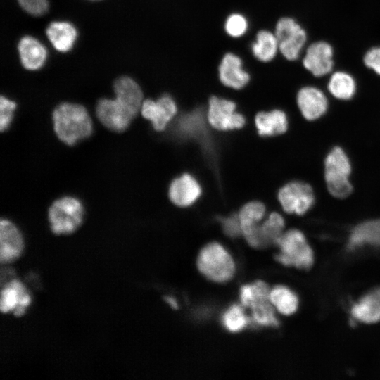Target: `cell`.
Masks as SVG:
<instances>
[{
	"mask_svg": "<svg viewBox=\"0 0 380 380\" xmlns=\"http://www.w3.org/2000/svg\"><path fill=\"white\" fill-rule=\"evenodd\" d=\"M330 99L318 87L307 85L298 89L296 103L302 117L308 121H315L328 111Z\"/></svg>",
	"mask_w": 380,
	"mask_h": 380,
	"instance_id": "cell-10",
	"label": "cell"
},
{
	"mask_svg": "<svg viewBox=\"0 0 380 380\" xmlns=\"http://www.w3.org/2000/svg\"><path fill=\"white\" fill-rule=\"evenodd\" d=\"M274 32L282 56L289 61L296 60L307 39L305 30L294 19L284 17L277 21Z\"/></svg>",
	"mask_w": 380,
	"mask_h": 380,
	"instance_id": "cell-8",
	"label": "cell"
},
{
	"mask_svg": "<svg viewBox=\"0 0 380 380\" xmlns=\"http://www.w3.org/2000/svg\"><path fill=\"white\" fill-rule=\"evenodd\" d=\"M199 271L207 278L216 282L230 279L235 272V264L230 254L218 243L206 245L197 259Z\"/></svg>",
	"mask_w": 380,
	"mask_h": 380,
	"instance_id": "cell-5",
	"label": "cell"
},
{
	"mask_svg": "<svg viewBox=\"0 0 380 380\" xmlns=\"http://www.w3.org/2000/svg\"><path fill=\"white\" fill-rule=\"evenodd\" d=\"M18 50L21 63L27 70H39L45 63L47 57L46 49L34 37L31 36L22 37L18 42Z\"/></svg>",
	"mask_w": 380,
	"mask_h": 380,
	"instance_id": "cell-21",
	"label": "cell"
},
{
	"mask_svg": "<svg viewBox=\"0 0 380 380\" xmlns=\"http://www.w3.org/2000/svg\"><path fill=\"white\" fill-rule=\"evenodd\" d=\"M27 293V289L20 281L14 279L10 281L1 293L0 309L1 312H13L22 298Z\"/></svg>",
	"mask_w": 380,
	"mask_h": 380,
	"instance_id": "cell-29",
	"label": "cell"
},
{
	"mask_svg": "<svg viewBox=\"0 0 380 380\" xmlns=\"http://www.w3.org/2000/svg\"><path fill=\"white\" fill-rule=\"evenodd\" d=\"M222 227L225 234L230 236H236L241 232L239 216L233 215L222 220Z\"/></svg>",
	"mask_w": 380,
	"mask_h": 380,
	"instance_id": "cell-34",
	"label": "cell"
},
{
	"mask_svg": "<svg viewBox=\"0 0 380 380\" xmlns=\"http://www.w3.org/2000/svg\"><path fill=\"white\" fill-rule=\"evenodd\" d=\"M326 87L331 98L341 101L353 99L357 91V84L353 77L342 71L333 73Z\"/></svg>",
	"mask_w": 380,
	"mask_h": 380,
	"instance_id": "cell-25",
	"label": "cell"
},
{
	"mask_svg": "<svg viewBox=\"0 0 380 380\" xmlns=\"http://www.w3.org/2000/svg\"><path fill=\"white\" fill-rule=\"evenodd\" d=\"M20 6L28 13L39 16L45 14L49 8L47 0H18Z\"/></svg>",
	"mask_w": 380,
	"mask_h": 380,
	"instance_id": "cell-33",
	"label": "cell"
},
{
	"mask_svg": "<svg viewBox=\"0 0 380 380\" xmlns=\"http://www.w3.org/2000/svg\"><path fill=\"white\" fill-rule=\"evenodd\" d=\"M113 89L115 99L136 116L143 103V93L137 82L129 77L122 76L115 81Z\"/></svg>",
	"mask_w": 380,
	"mask_h": 380,
	"instance_id": "cell-20",
	"label": "cell"
},
{
	"mask_svg": "<svg viewBox=\"0 0 380 380\" xmlns=\"http://www.w3.org/2000/svg\"><path fill=\"white\" fill-rule=\"evenodd\" d=\"M277 201L285 213L303 216L314 206L316 194L312 186L308 182L291 179L279 189Z\"/></svg>",
	"mask_w": 380,
	"mask_h": 380,
	"instance_id": "cell-6",
	"label": "cell"
},
{
	"mask_svg": "<svg viewBox=\"0 0 380 380\" xmlns=\"http://www.w3.org/2000/svg\"><path fill=\"white\" fill-rule=\"evenodd\" d=\"M363 60L367 67L380 75V46L369 49L365 53Z\"/></svg>",
	"mask_w": 380,
	"mask_h": 380,
	"instance_id": "cell-35",
	"label": "cell"
},
{
	"mask_svg": "<svg viewBox=\"0 0 380 380\" xmlns=\"http://www.w3.org/2000/svg\"><path fill=\"white\" fill-rule=\"evenodd\" d=\"M203 115L199 110L183 115L177 122L178 134L186 138H196L203 135L205 127Z\"/></svg>",
	"mask_w": 380,
	"mask_h": 380,
	"instance_id": "cell-28",
	"label": "cell"
},
{
	"mask_svg": "<svg viewBox=\"0 0 380 380\" xmlns=\"http://www.w3.org/2000/svg\"><path fill=\"white\" fill-rule=\"evenodd\" d=\"M46 34L53 46L60 52L70 50L77 37L75 27L65 21L51 23L46 30Z\"/></svg>",
	"mask_w": 380,
	"mask_h": 380,
	"instance_id": "cell-23",
	"label": "cell"
},
{
	"mask_svg": "<svg viewBox=\"0 0 380 380\" xmlns=\"http://www.w3.org/2000/svg\"><path fill=\"white\" fill-rule=\"evenodd\" d=\"M255 124L259 134L265 137L285 134L289 128V115L282 109H273L260 112L255 118Z\"/></svg>",
	"mask_w": 380,
	"mask_h": 380,
	"instance_id": "cell-18",
	"label": "cell"
},
{
	"mask_svg": "<svg viewBox=\"0 0 380 380\" xmlns=\"http://www.w3.org/2000/svg\"><path fill=\"white\" fill-rule=\"evenodd\" d=\"M275 245L280 249L275 259L281 264L305 270L312 266L313 251L301 230L291 228L284 232Z\"/></svg>",
	"mask_w": 380,
	"mask_h": 380,
	"instance_id": "cell-3",
	"label": "cell"
},
{
	"mask_svg": "<svg viewBox=\"0 0 380 380\" xmlns=\"http://www.w3.org/2000/svg\"><path fill=\"white\" fill-rule=\"evenodd\" d=\"M23 250V239L17 227L8 220L0 222V261L2 264L17 260Z\"/></svg>",
	"mask_w": 380,
	"mask_h": 380,
	"instance_id": "cell-15",
	"label": "cell"
},
{
	"mask_svg": "<svg viewBox=\"0 0 380 380\" xmlns=\"http://www.w3.org/2000/svg\"><path fill=\"white\" fill-rule=\"evenodd\" d=\"M141 114L152 123L156 131H163L177 111L175 100L168 94L162 95L156 101H143Z\"/></svg>",
	"mask_w": 380,
	"mask_h": 380,
	"instance_id": "cell-13",
	"label": "cell"
},
{
	"mask_svg": "<svg viewBox=\"0 0 380 380\" xmlns=\"http://www.w3.org/2000/svg\"><path fill=\"white\" fill-rule=\"evenodd\" d=\"M351 160L339 145L332 147L324 160V178L329 193L337 198H345L353 191L350 177Z\"/></svg>",
	"mask_w": 380,
	"mask_h": 380,
	"instance_id": "cell-2",
	"label": "cell"
},
{
	"mask_svg": "<svg viewBox=\"0 0 380 380\" xmlns=\"http://www.w3.org/2000/svg\"><path fill=\"white\" fill-rule=\"evenodd\" d=\"M96 115L100 122L112 131H125L135 117L118 100L101 99L96 107Z\"/></svg>",
	"mask_w": 380,
	"mask_h": 380,
	"instance_id": "cell-11",
	"label": "cell"
},
{
	"mask_svg": "<svg viewBox=\"0 0 380 380\" xmlns=\"http://www.w3.org/2000/svg\"><path fill=\"white\" fill-rule=\"evenodd\" d=\"M366 245L380 247V216L362 220L349 230L348 248Z\"/></svg>",
	"mask_w": 380,
	"mask_h": 380,
	"instance_id": "cell-16",
	"label": "cell"
},
{
	"mask_svg": "<svg viewBox=\"0 0 380 380\" xmlns=\"http://www.w3.org/2000/svg\"><path fill=\"white\" fill-rule=\"evenodd\" d=\"M270 301L273 306L281 314L290 315L294 313L298 305L296 295L284 286H277L270 290Z\"/></svg>",
	"mask_w": 380,
	"mask_h": 380,
	"instance_id": "cell-27",
	"label": "cell"
},
{
	"mask_svg": "<svg viewBox=\"0 0 380 380\" xmlns=\"http://www.w3.org/2000/svg\"><path fill=\"white\" fill-rule=\"evenodd\" d=\"M303 66L315 77L324 76L333 68V49L325 42L312 44L303 59Z\"/></svg>",
	"mask_w": 380,
	"mask_h": 380,
	"instance_id": "cell-14",
	"label": "cell"
},
{
	"mask_svg": "<svg viewBox=\"0 0 380 380\" xmlns=\"http://www.w3.org/2000/svg\"><path fill=\"white\" fill-rule=\"evenodd\" d=\"M217 72L220 82L224 86L236 90L245 87L251 78L243 67L241 58L233 52L224 54Z\"/></svg>",
	"mask_w": 380,
	"mask_h": 380,
	"instance_id": "cell-12",
	"label": "cell"
},
{
	"mask_svg": "<svg viewBox=\"0 0 380 380\" xmlns=\"http://www.w3.org/2000/svg\"><path fill=\"white\" fill-rule=\"evenodd\" d=\"M285 224V219L281 213H271L258 227L257 236L259 247L275 245L278 239L284 233Z\"/></svg>",
	"mask_w": 380,
	"mask_h": 380,
	"instance_id": "cell-26",
	"label": "cell"
},
{
	"mask_svg": "<svg viewBox=\"0 0 380 380\" xmlns=\"http://www.w3.org/2000/svg\"><path fill=\"white\" fill-rule=\"evenodd\" d=\"M223 323L230 331L236 332L243 329L248 324V319L243 308L239 305H233L224 314Z\"/></svg>",
	"mask_w": 380,
	"mask_h": 380,
	"instance_id": "cell-31",
	"label": "cell"
},
{
	"mask_svg": "<svg viewBox=\"0 0 380 380\" xmlns=\"http://www.w3.org/2000/svg\"><path fill=\"white\" fill-rule=\"evenodd\" d=\"M236 108V103L231 100L216 96L210 97L207 113L209 124L222 131L242 127L246 120Z\"/></svg>",
	"mask_w": 380,
	"mask_h": 380,
	"instance_id": "cell-9",
	"label": "cell"
},
{
	"mask_svg": "<svg viewBox=\"0 0 380 380\" xmlns=\"http://www.w3.org/2000/svg\"><path fill=\"white\" fill-rule=\"evenodd\" d=\"M84 210L78 199L65 196L56 200L48 213L51 231L56 234L74 232L83 222Z\"/></svg>",
	"mask_w": 380,
	"mask_h": 380,
	"instance_id": "cell-7",
	"label": "cell"
},
{
	"mask_svg": "<svg viewBox=\"0 0 380 380\" xmlns=\"http://www.w3.org/2000/svg\"><path fill=\"white\" fill-rule=\"evenodd\" d=\"M52 118L56 134L68 145H74L92 133L91 119L80 104L62 103L54 109Z\"/></svg>",
	"mask_w": 380,
	"mask_h": 380,
	"instance_id": "cell-1",
	"label": "cell"
},
{
	"mask_svg": "<svg viewBox=\"0 0 380 380\" xmlns=\"http://www.w3.org/2000/svg\"><path fill=\"white\" fill-rule=\"evenodd\" d=\"M270 294L268 285L262 281L244 285L240 290L241 303L251 309L254 322L260 325L277 327L279 321L275 316Z\"/></svg>",
	"mask_w": 380,
	"mask_h": 380,
	"instance_id": "cell-4",
	"label": "cell"
},
{
	"mask_svg": "<svg viewBox=\"0 0 380 380\" xmlns=\"http://www.w3.org/2000/svg\"><path fill=\"white\" fill-rule=\"evenodd\" d=\"M353 316L366 324L380 322V288L375 289L355 304L352 309Z\"/></svg>",
	"mask_w": 380,
	"mask_h": 380,
	"instance_id": "cell-22",
	"label": "cell"
},
{
	"mask_svg": "<svg viewBox=\"0 0 380 380\" xmlns=\"http://www.w3.org/2000/svg\"><path fill=\"white\" fill-rule=\"evenodd\" d=\"M201 194V188L191 175L184 174L175 179L169 188V197L177 205L186 207L194 203Z\"/></svg>",
	"mask_w": 380,
	"mask_h": 380,
	"instance_id": "cell-17",
	"label": "cell"
},
{
	"mask_svg": "<svg viewBox=\"0 0 380 380\" xmlns=\"http://www.w3.org/2000/svg\"><path fill=\"white\" fill-rule=\"evenodd\" d=\"M248 20L240 13H233L229 15L224 24L226 34L235 39L244 36L248 32Z\"/></svg>",
	"mask_w": 380,
	"mask_h": 380,
	"instance_id": "cell-30",
	"label": "cell"
},
{
	"mask_svg": "<svg viewBox=\"0 0 380 380\" xmlns=\"http://www.w3.org/2000/svg\"><path fill=\"white\" fill-rule=\"evenodd\" d=\"M165 301L174 309H177L178 308L177 303L176 300L172 297H165Z\"/></svg>",
	"mask_w": 380,
	"mask_h": 380,
	"instance_id": "cell-36",
	"label": "cell"
},
{
	"mask_svg": "<svg viewBox=\"0 0 380 380\" xmlns=\"http://www.w3.org/2000/svg\"><path fill=\"white\" fill-rule=\"evenodd\" d=\"M265 213V208L259 201H251L244 205L238 216L241 232L249 245L257 248V229Z\"/></svg>",
	"mask_w": 380,
	"mask_h": 380,
	"instance_id": "cell-19",
	"label": "cell"
},
{
	"mask_svg": "<svg viewBox=\"0 0 380 380\" xmlns=\"http://www.w3.org/2000/svg\"><path fill=\"white\" fill-rule=\"evenodd\" d=\"M16 103L3 96L0 99V128L4 132L10 126Z\"/></svg>",
	"mask_w": 380,
	"mask_h": 380,
	"instance_id": "cell-32",
	"label": "cell"
},
{
	"mask_svg": "<svg viewBox=\"0 0 380 380\" xmlns=\"http://www.w3.org/2000/svg\"><path fill=\"white\" fill-rule=\"evenodd\" d=\"M251 51L258 61L268 63L272 61L279 52L274 32L268 30H259L251 44Z\"/></svg>",
	"mask_w": 380,
	"mask_h": 380,
	"instance_id": "cell-24",
	"label": "cell"
}]
</instances>
